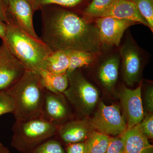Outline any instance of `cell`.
Returning <instances> with one entry per match:
<instances>
[{"label": "cell", "instance_id": "obj_14", "mask_svg": "<svg viewBox=\"0 0 153 153\" xmlns=\"http://www.w3.org/2000/svg\"><path fill=\"white\" fill-rule=\"evenodd\" d=\"M111 17L132 21L149 27L134 3L129 0H115L97 18Z\"/></svg>", "mask_w": 153, "mask_h": 153}, {"label": "cell", "instance_id": "obj_19", "mask_svg": "<svg viewBox=\"0 0 153 153\" xmlns=\"http://www.w3.org/2000/svg\"><path fill=\"white\" fill-rule=\"evenodd\" d=\"M98 55L81 51H69V63L66 74H69L81 67L90 65Z\"/></svg>", "mask_w": 153, "mask_h": 153}, {"label": "cell", "instance_id": "obj_15", "mask_svg": "<svg viewBox=\"0 0 153 153\" xmlns=\"http://www.w3.org/2000/svg\"><path fill=\"white\" fill-rule=\"evenodd\" d=\"M120 136L126 153H153V145L140 129L138 124L127 129Z\"/></svg>", "mask_w": 153, "mask_h": 153}, {"label": "cell", "instance_id": "obj_16", "mask_svg": "<svg viewBox=\"0 0 153 153\" xmlns=\"http://www.w3.org/2000/svg\"><path fill=\"white\" fill-rule=\"evenodd\" d=\"M97 70V77L102 86L108 91L116 85L118 76L120 56L113 54L105 57Z\"/></svg>", "mask_w": 153, "mask_h": 153}, {"label": "cell", "instance_id": "obj_8", "mask_svg": "<svg viewBox=\"0 0 153 153\" xmlns=\"http://www.w3.org/2000/svg\"><path fill=\"white\" fill-rule=\"evenodd\" d=\"M63 94L55 93L45 89L40 117L57 127L72 120V113Z\"/></svg>", "mask_w": 153, "mask_h": 153}, {"label": "cell", "instance_id": "obj_28", "mask_svg": "<svg viewBox=\"0 0 153 153\" xmlns=\"http://www.w3.org/2000/svg\"><path fill=\"white\" fill-rule=\"evenodd\" d=\"M66 153H86V146L84 142L66 145Z\"/></svg>", "mask_w": 153, "mask_h": 153}, {"label": "cell", "instance_id": "obj_1", "mask_svg": "<svg viewBox=\"0 0 153 153\" xmlns=\"http://www.w3.org/2000/svg\"><path fill=\"white\" fill-rule=\"evenodd\" d=\"M41 41L52 52L81 51L99 55L102 47L98 29L69 8L55 5L41 9Z\"/></svg>", "mask_w": 153, "mask_h": 153}, {"label": "cell", "instance_id": "obj_3", "mask_svg": "<svg viewBox=\"0 0 153 153\" xmlns=\"http://www.w3.org/2000/svg\"><path fill=\"white\" fill-rule=\"evenodd\" d=\"M45 90L38 72L26 70L22 78L7 91L14 100L13 114L16 120L40 117Z\"/></svg>", "mask_w": 153, "mask_h": 153}, {"label": "cell", "instance_id": "obj_18", "mask_svg": "<svg viewBox=\"0 0 153 153\" xmlns=\"http://www.w3.org/2000/svg\"><path fill=\"white\" fill-rule=\"evenodd\" d=\"M69 63V51L59 50L52 52L46 58L42 69L55 74H66Z\"/></svg>", "mask_w": 153, "mask_h": 153}, {"label": "cell", "instance_id": "obj_4", "mask_svg": "<svg viewBox=\"0 0 153 153\" xmlns=\"http://www.w3.org/2000/svg\"><path fill=\"white\" fill-rule=\"evenodd\" d=\"M11 145L21 153H28L45 141L55 137L57 127L40 117L16 120L12 128Z\"/></svg>", "mask_w": 153, "mask_h": 153}, {"label": "cell", "instance_id": "obj_26", "mask_svg": "<svg viewBox=\"0 0 153 153\" xmlns=\"http://www.w3.org/2000/svg\"><path fill=\"white\" fill-rule=\"evenodd\" d=\"M140 129L148 138H153V116L152 113L147 114L138 124Z\"/></svg>", "mask_w": 153, "mask_h": 153}, {"label": "cell", "instance_id": "obj_23", "mask_svg": "<svg viewBox=\"0 0 153 153\" xmlns=\"http://www.w3.org/2000/svg\"><path fill=\"white\" fill-rule=\"evenodd\" d=\"M134 3L140 13L149 25V28L153 31V0H129Z\"/></svg>", "mask_w": 153, "mask_h": 153}, {"label": "cell", "instance_id": "obj_22", "mask_svg": "<svg viewBox=\"0 0 153 153\" xmlns=\"http://www.w3.org/2000/svg\"><path fill=\"white\" fill-rule=\"evenodd\" d=\"M28 153H66L62 144L55 137L41 143Z\"/></svg>", "mask_w": 153, "mask_h": 153}, {"label": "cell", "instance_id": "obj_9", "mask_svg": "<svg viewBox=\"0 0 153 153\" xmlns=\"http://www.w3.org/2000/svg\"><path fill=\"white\" fill-rule=\"evenodd\" d=\"M136 24L137 23L128 20L103 17L97 18L95 25L98 29L102 46L118 47L126 30Z\"/></svg>", "mask_w": 153, "mask_h": 153}, {"label": "cell", "instance_id": "obj_13", "mask_svg": "<svg viewBox=\"0 0 153 153\" xmlns=\"http://www.w3.org/2000/svg\"><path fill=\"white\" fill-rule=\"evenodd\" d=\"M93 130L89 120H72L57 127L55 136L66 145L82 142Z\"/></svg>", "mask_w": 153, "mask_h": 153}, {"label": "cell", "instance_id": "obj_30", "mask_svg": "<svg viewBox=\"0 0 153 153\" xmlns=\"http://www.w3.org/2000/svg\"><path fill=\"white\" fill-rule=\"evenodd\" d=\"M8 14V0H0V19L7 23Z\"/></svg>", "mask_w": 153, "mask_h": 153}, {"label": "cell", "instance_id": "obj_11", "mask_svg": "<svg viewBox=\"0 0 153 153\" xmlns=\"http://www.w3.org/2000/svg\"><path fill=\"white\" fill-rule=\"evenodd\" d=\"M120 99L127 121V128L139 124L144 117L141 97V85L135 89L124 87Z\"/></svg>", "mask_w": 153, "mask_h": 153}, {"label": "cell", "instance_id": "obj_17", "mask_svg": "<svg viewBox=\"0 0 153 153\" xmlns=\"http://www.w3.org/2000/svg\"><path fill=\"white\" fill-rule=\"evenodd\" d=\"M43 87L46 90L55 93L63 94L68 84L67 74H57L44 69L38 71Z\"/></svg>", "mask_w": 153, "mask_h": 153}, {"label": "cell", "instance_id": "obj_5", "mask_svg": "<svg viewBox=\"0 0 153 153\" xmlns=\"http://www.w3.org/2000/svg\"><path fill=\"white\" fill-rule=\"evenodd\" d=\"M67 75L68 86L63 95L77 114L81 116L88 115L98 102V90L78 69Z\"/></svg>", "mask_w": 153, "mask_h": 153}, {"label": "cell", "instance_id": "obj_31", "mask_svg": "<svg viewBox=\"0 0 153 153\" xmlns=\"http://www.w3.org/2000/svg\"><path fill=\"white\" fill-rule=\"evenodd\" d=\"M7 25L5 22L0 19V38L4 40L7 31Z\"/></svg>", "mask_w": 153, "mask_h": 153}, {"label": "cell", "instance_id": "obj_27", "mask_svg": "<svg viewBox=\"0 0 153 153\" xmlns=\"http://www.w3.org/2000/svg\"><path fill=\"white\" fill-rule=\"evenodd\" d=\"M105 153H126L124 145L120 135L110 137Z\"/></svg>", "mask_w": 153, "mask_h": 153}, {"label": "cell", "instance_id": "obj_20", "mask_svg": "<svg viewBox=\"0 0 153 153\" xmlns=\"http://www.w3.org/2000/svg\"><path fill=\"white\" fill-rule=\"evenodd\" d=\"M111 137L93 130L84 142L86 153H105Z\"/></svg>", "mask_w": 153, "mask_h": 153}, {"label": "cell", "instance_id": "obj_29", "mask_svg": "<svg viewBox=\"0 0 153 153\" xmlns=\"http://www.w3.org/2000/svg\"><path fill=\"white\" fill-rule=\"evenodd\" d=\"M145 102L147 108L151 113L153 111V88L150 85L147 88L145 92Z\"/></svg>", "mask_w": 153, "mask_h": 153}, {"label": "cell", "instance_id": "obj_2", "mask_svg": "<svg viewBox=\"0 0 153 153\" xmlns=\"http://www.w3.org/2000/svg\"><path fill=\"white\" fill-rule=\"evenodd\" d=\"M6 24L7 31L2 41L11 54L26 70L38 72L42 69L52 50L41 39L26 33L8 15Z\"/></svg>", "mask_w": 153, "mask_h": 153}, {"label": "cell", "instance_id": "obj_25", "mask_svg": "<svg viewBox=\"0 0 153 153\" xmlns=\"http://www.w3.org/2000/svg\"><path fill=\"white\" fill-rule=\"evenodd\" d=\"M15 104L13 97L7 91H0V116L7 113H13Z\"/></svg>", "mask_w": 153, "mask_h": 153}, {"label": "cell", "instance_id": "obj_21", "mask_svg": "<svg viewBox=\"0 0 153 153\" xmlns=\"http://www.w3.org/2000/svg\"><path fill=\"white\" fill-rule=\"evenodd\" d=\"M84 0H29L34 11L41 10L44 6L55 5L67 8L79 6Z\"/></svg>", "mask_w": 153, "mask_h": 153}, {"label": "cell", "instance_id": "obj_12", "mask_svg": "<svg viewBox=\"0 0 153 153\" xmlns=\"http://www.w3.org/2000/svg\"><path fill=\"white\" fill-rule=\"evenodd\" d=\"M34 12L29 0H8L9 16L26 33L33 38L40 40L33 26Z\"/></svg>", "mask_w": 153, "mask_h": 153}, {"label": "cell", "instance_id": "obj_32", "mask_svg": "<svg viewBox=\"0 0 153 153\" xmlns=\"http://www.w3.org/2000/svg\"><path fill=\"white\" fill-rule=\"evenodd\" d=\"M0 153H10L9 149L0 142Z\"/></svg>", "mask_w": 153, "mask_h": 153}, {"label": "cell", "instance_id": "obj_24", "mask_svg": "<svg viewBox=\"0 0 153 153\" xmlns=\"http://www.w3.org/2000/svg\"><path fill=\"white\" fill-rule=\"evenodd\" d=\"M115 0H92L84 10L85 14L97 18Z\"/></svg>", "mask_w": 153, "mask_h": 153}, {"label": "cell", "instance_id": "obj_7", "mask_svg": "<svg viewBox=\"0 0 153 153\" xmlns=\"http://www.w3.org/2000/svg\"><path fill=\"white\" fill-rule=\"evenodd\" d=\"M122 61L123 73L125 82L133 86L140 79L144 61L141 49L131 38L126 40L119 49Z\"/></svg>", "mask_w": 153, "mask_h": 153}, {"label": "cell", "instance_id": "obj_6", "mask_svg": "<svg viewBox=\"0 0 153 153\" xmlns=\"http://www.w3.org/2000/svg\"><path fill=\"white\" fill-rule=\"evenodd\" d=\"M89 122L94 130L108 136L120 135L127 129L119 107L107 105L102 101L100 102L97 110Z\"/></svg>", "mask_w": 153, "mask_h": 153}, {"label": "cell", "instance_id": "obj_10", "mask_svg": "<svg viewBox=\"0 0 153 153\" xmlns=\"http://www.w3.org/2000/svg\"><path fill=\"white\" fill-rule=\"evenodd\" d=\"M26 68L3 42L0 46V91H7L24 75Z\"/></svg>", "mask_w": 153, "mask_h": 153}]
</instances>
